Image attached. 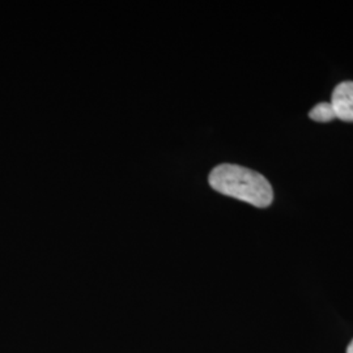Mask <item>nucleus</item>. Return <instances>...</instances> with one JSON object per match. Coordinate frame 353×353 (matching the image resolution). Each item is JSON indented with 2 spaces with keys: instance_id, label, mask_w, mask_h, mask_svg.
Returning <instances> with one entry per match:
<instances>
[{
  "instance_id": "f257e3e1",
  "label": "nucleus",
  "mask_w": 353,
  "mask_h": 353,
  "mask_svg": "<svg viewBox=\"0 0 353 353\" xmlns=\"http://www.w3.org/2000/svg\"><path fill=\"white\" fill-rule=\"evenodd\" d=\"M208 182L217 192L265 208L274 201L271 183L258 172L233 164L216 166L210 173Z\"/></svg>"
},
{
  "instance_id": "f03ea898",
  "label": "nucleus",
  "mask_w": 353,
  "mask_h": 353,
  "mask_svg": "<svg viewBox=\"0 0 353 353\" xmlns=\"http://www.w3.org/2000/svg\"><path fill=\"white\" fill-rule=\"evenodd\" d=\"M330 103L335 112L336 119L353 122V81H343L336 85Z\"/></svg>"
},
{
  "instance_id": "20e7f679",
  "label": "nucleus",
  "mask_w": 353,
  "mask_h": 353,
  "mask_svg": "<svg viewBox=\"0 0 353 353\" xmlns=\"http://www.w3.org/2000/svg\"><path fill=\"white\" fill-rule=\"evenodd\" d=\"M347 353H353V341H351V344L348 345V348H347Z\"/></svg>"
},
{
  "instance_id": "7ed1b4c3",
  "label": "nucleus",
  "mask_w": 353,
  "mask_h": 353,
  "mask_svg": "<svg viewBox=\"0 0 353 353\" xmlns=\"http://www.w3.org/2000/svg\"><path fill=\"white\" fill-rule=\"evenodd\" d=\"M309 118L316 122L326 123V122H331V121L336 119V115H335V112L330 102H321L309 112Z\"/></svg>"
}]
</instances>
